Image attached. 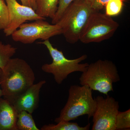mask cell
Here are the masks:
<instances>
[{
  "instance_id": "cell-3",
  "label": "cell",
  "mask_w": 130,
  "mask_h": 130,
  "mask_svg": "<svg viewBox=\"0 0 130 130\" xmlns=\"http://www.w3.org/2000/svg\"><path fill=\"white\" fill-rule=\"evenodd\" d=\"M96 109V102L92 96V90L88 85H72L69 90L67 102L55 121H70L80 116L93 117Z\"/></svg>"
},
{
  "instance_id": "cell-12",
  "label": "cell",
  "mask_w": 130,
  "mask_h": 130,
  "mask_svg": "<svg viewBox=\"0 0 130 130\" xmlns=\"http://www.w3.org/2000/svg\"><path fill=\"white\" fill-rule=\"evenodd\" d=\"M59 0H37L36 12L43 18H54L58 8Z\"/></svg>"
},
{
  "instance_id": "cell-17",
  "label": "cell",
  "mask_w": 130,
  "mask_h": 130,
  "mask_svg": "<svg viewBox=\"0 0 130 130\" xmlns=\"http://www.w3.org/2000/svg\"><path fill=\"white\" fill-rule=\"evenodd\" d=\"M105 6V14L111 17L118 16L123 9V0H109Z\"/></svg>"
},
{
  "instance_id": "cell-14",
  "label": "cell",
  "mask_w": 130,
  "mask_h": 130,
  "mask_svg": "<svg viewBox=\"0 0 130 130\" xmlns=\"http://www.w3.org/2000/svg\"><path fill=\"white\" fill-rule=\"evenodd\" d=\"M90 126L89 123L85 126L81 127L76 123H72L70 121H61L56 124H49L43 126L41 130H88Z\"/></svg>"
},
{
  "instance_id": "cell-21",
  "label": "cell",
  "mask_w": 130,
  "mask_h": 130,
  "mask_svg": "<svg viewBox=\"0 0 130 130\" xmlns=\"http://www.w3.org/2000/svg\"><path fill=\"white\" fill-rule=\"evenodd\" d=\"M37 0H20L22 5L31 8L36 11L37 8Z\"/></svg>"
},
{
  "instance_id": "cell-10",
  "label": "cell",
  "mask_w": 130,
  "mask_h": 130,
  "mask_svg": "<svg viewBox=\"0 0 130 130\" xmlns=\"http://www.w3.org/2000/svg\"><path fill=\"white\" fill-rule=\"evenodd\" d=\"M46 83L42 80L34 84L16 98L11 103L18 112L24 111L32 114L38 107L40 90Z\"/></svg>"
},
{
  "instance_id": "cell-5",
  "label": "cell",
  "mask_w": 130,
  "mask_h": 130,
  "mask_svg": "<svg viewBox=\"0 0 130 130\" xmlns=\"http://www.w3.org/2000/svg\"><path fill=\"white\" fill-rule=\"evenodd\" d=\"M38 43L45 45L53 59L51 64L43 65L42 70L44 72L53 74L55 81L58 84H62L68 75L72 73L84 72L88 66L89 64L87 63H80L88 58L86 55L74 59H69L65 57L62 51L54 47L49 40Z\"/></svg>"
},
{
  "instance_id": "cell-1",
  "label": "cell",
  "mask_w": 130,
  "mask_h": 130,
  "mask_svg": "<svg viewBox=\"0 0 130 130\" xmlns=\"http://www.w3.org/2000/svg\"><path fill=\"white\" fill-rule=\"evenodd\" d=\"M35 74L25 60L11 58L0 74V85L3 96L11 103L34 84Z\"/></svg>"
},
{
  "instance_id": "cell-16",
  "label": "cell",
  "mask_w": 130,
  "mask_h": 130,
  "mask_svg": "<svg viewBox=\"0 0 130 130\" xmlns=\"http://www.w3.org/2000/svg\"><path fill=\"white\" fill-rule=\"evenodd\" d=\"M116 130H130V109L125 111H119L115 120Z\"/></svg>"
},
{
  "instance_id": "cell-2",
  "label": "cell",
  "mask_w": 130,
  "mask_h": 130,
  "mask_svg": "<svg viewBox=\"0 0 130 130\" xmlns=\"http://www.w3.org/2000/svg\"><path fill=\"white\" fill-rule=\"evenodd\" d=\"M79 81L81 85H88L92 90L107 95L109 92L113 91V84L120 81V78L112 61L99 59L89 64Z\"/></svg>"
},
{
  "instance_id": "cell-11",
  "label": "cell",
  "mask_w": 130,
  "mask_h": 130,
  "mask_svg": "<svg viewBox=\"0 0 130 130\" xmlns=\"http://www.w3.org/2000/svg\"><path fill=\"white\" fill-rule=\"evenodd\" d=\"M18 115L11 102L3 97L0 98V130H18Z\"/></svg>"
},
{
  "instance_id": "cell-15",
  "label": "cell",
  "mask_w": 130,
  "mask_h": 130,
  "mask_svg": "<svg viewBox=\"0 0 130 130\" xmlns=\"http://www.w3.org/2000/svg\"><path fill=\"white\" fill-rule=\"evenodd\" d=\"M17 49L11 44H3L0 41V68L2 70L16 53Z\"/></svg>"
},
{
  "instance_id": "cell-22",
  "label": "cell",
  "mask_w": 130,
  "mask_h": 130,
  "mask_svg": "<svg viewBox=\"0 0 130 130\" xmlns=\"http://www.w3.org/2000/svg\"><path fill=\"white\" fill-rule=\"evenodd\" d=\"M2 69L0 68V74H1V72L2 71ZM3 93L2 90L1 88V85H0V98L1 97H3Z\"/></svg>"
},
{
  "instance_id": "cell-13",
  "label": "cell",
  "mask_w": 130,
  "mask_h": 130,
  "mask_svg": "<svg viewBox=\"0 0 130 130\" xmlns=\"http://www.w3.org/2000/svg\"><path fill=\"white\" fill-rule=\"evenodd\" d=\"M18 130H39L33 119L31 114L26 111L19 112L16 121Z\"/></svg>"
},
{
  "instance_id": "cell-20",
  "label": "cell",
  "mask_w": 130,
  "mask_h": 130,
  "mask_svg": "<svg viewBox=\"0 0 130 130\" xmlns=\"http://www.w3.org/2000/svg\"><path fill=\"white\" fill-rule=\"evenodd\" d=\"M86 3L94 10L100 11L103 8L109 0H85Z\"/></svg>"
},
{
  "instance_id": "cell-8",
  "label": "cell",
  "mask_w": 130,
  "mask_h": 130,
  "mask_svg": "<svg viewBox=\"0 0 130 130\" xmlns=\"http://www.w3.org/2000/svg\"><path fill=\"white\" fill-rule=\"evenodd\" d=\"M98 96L95 100L96 109L93 116L92 130H116L115 120L119 111V102L108 95Z\"/></svg>"
},
{
  "instance_id": "cell-18",
  "label": "cell",
  "mask_w": 130,
  "mask_h": 130,
  "mask_svg": "<svg viewBox=\"0 0 130 130\" xmlns=\"http://www.w3.org/2000/svg\"><path fill=\"white\" fill-rule=\"evenodd\" d=\"M9 23V14L5 0H0V31L5 29Z\"/></svg>"
},
{
  "instance_id": "cell-9",
  "label": "cell",
  "mask_w": 130,
  "mask_h": 130,
  "mask_svg": "<svg viewBox=\"0 0 130 130\" xmlns=\"http://www.w3.org/2000/svg\"><path fill=\"white\" fill-rule=\"evenodd\" d=\"M8 8L9 23L3 30L6 37L11 36L22 24L28 21L44 20L46 18L39 16L31 8L21 5L16 0H5Z\"/></svg>"
},
{
  "instance_id": "cell-4",
  "label": "cell",
  "mask_w": 130,
  "mask_h": 130,
  "mask_svg": "<svg viewBox=\"0 0 130 130\" xmlns=\"http://www.w3.org/2000/svg\"><path fill=\"white\" fill-rule=\"evenodd\" d=\"M95 10L85 0H74L66 9L57 23L62 28L66 41L73 44L79 41L83 28L91 13Z\"/></svg>"
},
{
  "instance_id": "cell-6",
  "label": "cell",
  "mask_w": 130,
  "mask_h": 130,
  "mask_svg": "<svg viewBox=\"0 0 130 130\" xmlns=\"http://www.w3.org/2000/svg\"><path fill=\"white\" fill-rule=\"evenodd\" d=\"M119 26L118 23L111 16L95 11L83 28L79 41L84 44L101 42L112 37Z\"/></svg>"
},
{
  "instance_id": "cell-19",
  "label": "cell",
  "mask_w": 130,
  "mask_h": 130,
  "mask_svg": "<svg viewBox=\"0 0 130 130\" xmlns=\"http://www.w3.org/2000/svg\"><path fill=\"white\" fill-rule=\"evenodd\" d=\"M74 0H59L58 8L54 18L52 19V24L58 23L65 10Z\"/></svg>"
},
{
  "instance_id": "cell-7",
  "label": "cell",
  "mask_w": 130,
  "mask_h": 130,
  "mask_svg": "<svg viewBox=\"0 0 130 130\" xmlns=\"http://www.w3.org/2000/svg\"><path fill=\"white\" fill-rule=\"evenodd\" d=\"M62 34V28L58 24H51L44 20H38L32 23L22 24L11 36L15 42L30 44L37 40L45 41Z\"/></svg>"
}]
</instances>
